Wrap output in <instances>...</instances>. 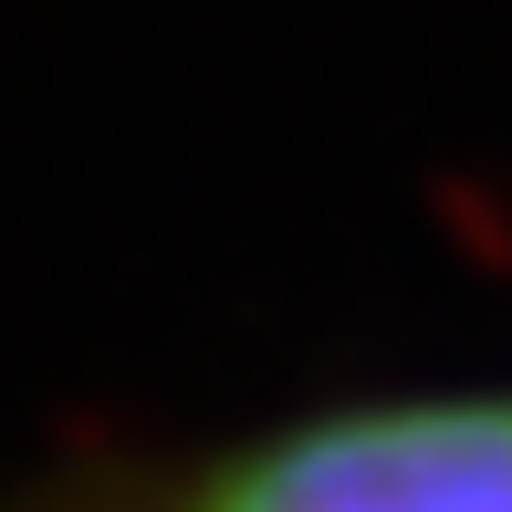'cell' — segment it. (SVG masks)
Wrapping results in <instances>:
<instances>
[{
  "label": "cell",
  "mask_w": 512,
  "mask_h": 512,
  "mask_svg": "<svg viewBox=\"0 0 512 512\" xmlns=\"http://www.w3.org/2000/svg\"><path fill=\"white\" fill-rule=\"evenodd\" d=\"M0 512H512V377L304 408L199 450L63 471Z\"/></svg>",
  "instance_id": "1"
}]
</instances>
